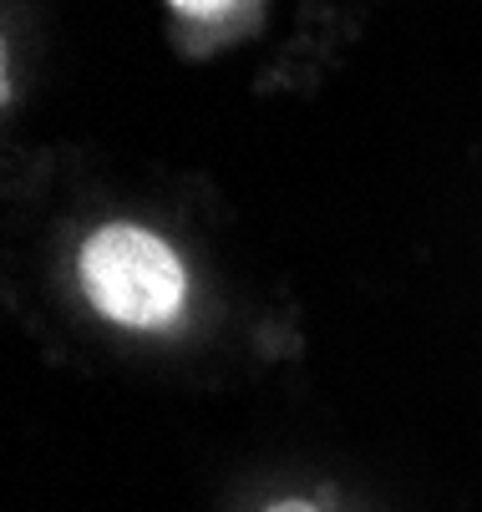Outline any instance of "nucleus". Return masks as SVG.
<instances>
[{"label": "nucleus", "instance_id": "obj_2", "mask_svg": "<svg viewBox=\"0 0 482 512\" xmlns=\"http://www.w3.org/2000/svg\"><path fill=\"white\" fill-rule=\"evenodd\" d=\"M168 11L183 26H209V31L229 36L234 16H254V0H168Z\"/></svg>", "mask_w": 482, "mask_h": 512}, {"label": "nucleus", "instance_id": "obj_1", "mask_svg": "<svg viewBox=\"0 0 482 512\" xmlns=\"http://www.w3.org/2000/svg\"><path fill=\"white\" fill-rule=\"evenodd\" d=\"M87 305L122 330H168L188 305V269L178 249L143 224H97L77 249Z\"/></svg>", "mask_w": 482, "mask_h": 512}, {"label": "nucleus", "instance_id": "obj_3", "mask_svg": "<svg viewBox=\"0 0 482 512\" xmlns=\"http://www.w3.org/2000/svg\"><path fill=\"white\" fill-rule=\"evenodd\" d=\"M264 512H320L315 502H305V497H280V502H269Z\"/></svg>", "mask_w": 482, "mask_h": 512}]
</instances>
